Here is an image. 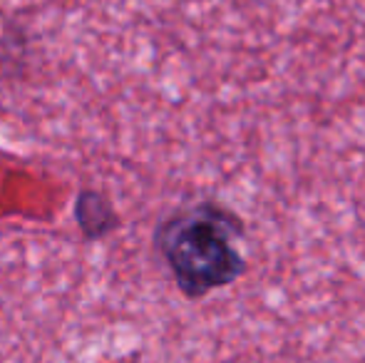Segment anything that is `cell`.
<instances>
[{
    "instance_id": "cell-1",
    "label": "cell",
    "mask_w": 365,
    "mask_h": 363,
    "mask_svg": "<svg viewBox=\"0 0 365 363\" xmlns=\"http://www.w3.org/2000/svg\"><path fill=\"white\" fill-rule=\"evenodd\" d=\"M234 232L217 207L179 214L159 229L157 244L184 296L202 299L244 274V257L231 242Z\"/></svg>"
},
{
    "instance_id": "cell-2",
    "label": "cell",
    "mask_w": 365,
    "mask_h": 363,
    "mask_svg": "<svg viewBox=\"0 0 365 363\" xmlns=\"http://www.w3.org/2000/svg\"><path fill=\"white\" fill-rule=\"evenodd\" d=\"M75 224L87 242H100L115 232L120 217L112 209L110 199L97 189H80L75 197Z\"/></svg>"
}]
</instances>
